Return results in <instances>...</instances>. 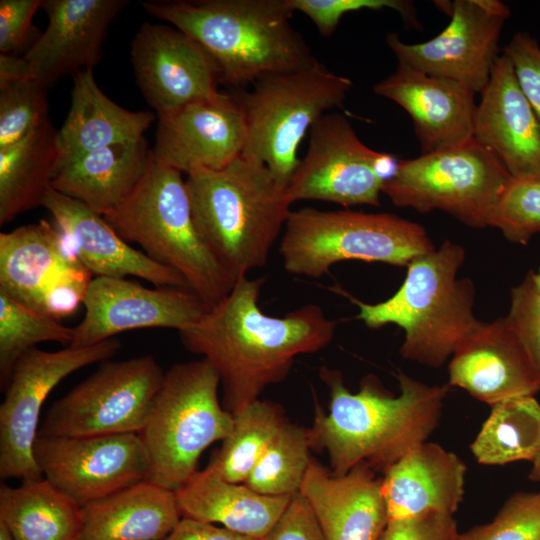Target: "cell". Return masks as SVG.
Instances as JSON below:
<instances>
[{
    "mask_svg": "<svg viewBox=\"0 0 540 540\" xmlns=\"http://www.w3.org/2000/svg\"><path fill=\"white\" fill-rule=\"evenodd\" d=\"M85 314L74 328L72 348H84L141 328H174L196 323L208 310L191 290L178 287L146 288L119 277L96 276L82 303Z\"/></svg>",
    "mask_w": 540,
    "mask_h": 540,
    "instance_id": "17",
    "label": "cell"
},
{
    "mask_svg": "<svg viewBox=\"0 0 540 540\" xmlns=\"http://www.w3.org/2000/svg\"><path fill=\"white\" fill-rule=\"evenodd\" d=\"M111 338L98 344L58 351L33 348L16 362L0 406V478H43L33 454L41 408L54 387L71 373L118 353Z\"/></svg>",
    "mask_w": 540,
    "mask_h": 540,
    "instance_id": "13",
    "label": "cell"
},
{
    "mask_svg": "<svg viewBox=\"0 0 540 540\" xmlns=\"http://www.w3.org/2000/svg\"><path fill=\"white\" fill-rule=\"evenodd\" d=\"M42 0L0 1V53L18 55L32 27L31 21Z\"/></svg>",
    "mask_w": 540,
    "mask_h": 540,
    "instance_id": "44",
    "label": "cell"
},
{
    "mask_svg": "<svg viewBox=\"0 0 540 540\" xmlns=\"http://www.w3.org/2000/svg\"><path fill=\"white\" fill-rule=\"evenodd\" d=\"M41 205L52 215L78 260L92 274L119 278L130 275L156 287L189 289L177 272L134 249L103 216L85 204L50 188Z\"/></svg>",
    "mask_w": 540,
    "mask_h": 540,
    "instance_id": "24",
    "label": "cell"
},
{
    "mask_svg": "<svg viewBox=\"0 0 540 540\" xmlns=\"http://www.w3.org/2000/svg\"><path fill=\"white\" fill-rule=\"evenodd\" d=\"M130 54L136 83L157 117L219 92V73L212 58L174 26L143 23Z\"/></svg>",
    "mask_w": 540,
    "mask_h": 540,
    "instance_id": "18",
    "label": "cell"
},
{
    "mask_svg": "<svg viewBox=\"0 0 540 540\" xmlns=\"http://www.w3.org/2000/svg\"><path fill=\"white\" fill-rule=\"evenodd\" d=\"M264 281L238 278L221 302L179 331L186 349L217 371L223 407L232 415L283 381L297 356L325 348L336 330V322L316 304L282 317L266 315L258 306Z\"/></svg>",
    "mask_w": 540,
    "mask_h": 540,
    "instance_id": "1",
    "label": "cell"
},
{
    "mask_svg": "<svg viewBox=\"0 0 540 540\" xmlns=\"http://www.w3.org/2000/svg\"><path fill=\"white\" fill-rule=\"evenodd\" d=\"M435 3L450 17L438 35L421 43H405L396 33H388V47L399 62L481 93L500 57L499 39L510 8L499 0Z\"/></svg>",
    "mask_w": 540,
    "mask_h": 540,
    "instance_id": "15",
    "label": "cell"
},
{
    "mask_svg": "<svg viewBox=\"0 0 540 540\" xmlns=\"http://www.w3.org/2000/svg\"><path fill=\"white\" fill-rule=\"evenodd\" d=\"M465 250L445 240L439 248L414 258L400 288L387 300L359 307L358 319L370 328L395 324L405 336L399 349L404 359L439 368L478 325L473 312L475 287L458 278Z\"/></svg>",
    "mask_w": 540,
    "mask_h": 540,
    "instance_id": "5",
    "label": "cell"
},
{
    "mask_svg": "<svg viewBox=\"0 0 540 540\" xmlns=\"http://www.w3.org/2000/svg\"><path fill=\"white\" fill-rule=\"evenodd\" d=\"M154 120L151 112L130 111L113 102L97 85L93 70L76 73L71 106L57 131L54 173L92 151L141 140Z\"/></svg>",
    "mask_w": 540,
    "mask_h": 540,
    "instance_id": "27",
    "label": "cell"
},
{
    "mask_svg": "<svg viewBox=\"0 0 540 540\" xmlns=\"http://www.w3.org/2000/svg\"><path fill=\"white\" fill-rule=\"evenodd\" d=\"M466 472L457 454L438 443H422L381 478L389 520L429 513L454 516L464 498Z\"/></svg>",
    "mask_w": 540,
    "mask_h": 540,
    "instance_id": "26",
    "label": "cell"
},
{
    "mask_svg": "<svg viewBox=\"0 0 540 540\" xmlns=\"http://www.w3.org/2000/svg\"><path fill=\"white\" fill-rule=\"evenodd\" d=\"M220 377L206 359L174 364L139 433L149 459L147 480L176 491L198 471L203 451L225 439L233 415L218 398Z\"/></svg>",
    "mask_w": 540,
    "mask_h": 540,
    "instance_id": "7",
    "label": "cell"
},
{
    "mask_svg": "<svg viewBox=\"0 0 540 540\" xmlns=\"http://www.w3.org/2000/svg\"><path fill=\"white\" fill-rule=\"evenodd\" d=\"M57 131L46 119L20 141L0 149V224L42 204L51 188Z\"/></svg>",
    "mask_w": 540,
    "mask_h": 540,
    "instance_id": "31",
    "label": "cell"
},
{
    "mask_svg": "<svg viewBox=\"0 0 540 540\" xmlns=\"http://www.w3.org/2000/svg\"><path fill=\"white\" fill-rule=\"evenodd\" d=\"M0 520L15 540H79L82 509L47 479L1 485Z\"/></svg>",
    "mask_w": 540,
    "mask_h": 540,
    "instance_id": "32",
    "label": "cell"
},
{
    "mask_svg": "<svg viewBox=\"0 0 540 540\" xmlns=\"http://www.w3.org/2000/svg\"><path fill=\"white\" fill-rule=\"evenodd\" d=\"M237 96L244 111L246 139L241 156L265 165L287 188L300 163L297 149L326 111L342 107L352 81L317 59L287 72L266 74Z\"/></svg>",
    "mask_w": 540,
    "mask_h": 540,
    "instance_id": "9",
    "label": "cell"
},
{
    "mask_svg": "<svg viewBox=\"0 0 540 540\" xmlns=\"http://www.w3.org/2000/svg\"><path fill=\"white\" fill-rule=\"evenodd\" d=\"M165 540H260L214 524L184 518Z\"/></svg>",
    "mask_w": 540,
    "mask_h": 540,
    "instance_id": "46",
    "label": "cell"
},
{
    "mask_svg": "<svg viewBox=\"0 0 540 540\" xmlns=\"http://www.w3.org/2000/svg\"><path fill=\"white\" fill-rule=\"evenodd\" d=\"M448 372L449 387L490 406L540 391V371L507 316L480 322L454 350Z\"/></svg>",
    "mask_w": 540,
    "mask_h": 540,
    "instance_id": "20",
    "label": "cell"
},
{
    "mask_svg": "<svg viewBox=\"0 0 540 540\" xmlns=\"http://www.w3.org/2000/svg\"><path fill=\"white\" fill-rule=\"evenodd\" d=\"M151 156L144 138L98 149L57 170L51 188L105 216L133 192Z\"/></svg>",
    "mask_w": 540,
    "mask_h": 540,
    "instance_id": "30",
    "label": "cell"
},
{
    "mask_svg": "<svg viewBox=\"0 0 540 540\" xmlns=\"http://www.w3.org/2000/svg\"><path fill=\"white\" fill-rule=\"evenodd\" d=\"M518 83L540 124V45L527 32H517L504 47Z\"/></svg>",
    "mask_w": 540,
    "mask_h": 540,
    "instance_id": "42",
    "label": "cell"
},
{
    "mask_svg": "<svg viewBox=\"0 0 540 540\" xmlns=\"http://www.w3.org/2000/svg\"><path fill=\"white\" fill-rule=\"evenodd\" d=\"M528 477L532 482L540 484V451L532 462V468Z\"/></svg>",
    "mask_w": 540,
    "mask_h": 540,
    "instance_id": "48",
    "label": "cell"
},
{
    "mask_svg": "<svg viewBox=\"0 0 540 540\" xmlns=\"http://www.w3.org/2000/svg\"><path fill=\"white\" fill-rule=\"evenodd\" d=\"M457 540H540V490L512 494L492 521L460 533Z\"/></svg>",
    "mask_w": 540,
    "mask_h": 540,
    "instance_id": "39",
    "label": "cell"
},
{
    "mask_svg": "<svg viewBox=\"0 0 540 540\" xmlns=\"http://www.w3.org/2000/svg\"><path fill=\"white\" fill-rule=\"evenodd\" d=\"M164 377L165 372L151 355L106 360L53 403L37 436L139 434Z\"/></svg>",
    "mask_w": 540,
    "mask_h": 540,
    "instance_id": "11",
    "label": "cell"
},
{
    "mask_svg": "<svg viewBox=\"0 0 540 540\" xmlns=\"http://www.w3.org/2000/svg\"><path fill=\"white\" fill-rule=\"evenodd\" d=\"M292 10L309 17L320 34L329 37L336 30L341 18L359 10L392 9L397 11L408 26H419L416 9L411 1L404 0H288Z\"/></svg>",
    "mask_w": 540,
    "mask_h": 540,
    "instance_id": "40",
    "label": "cell"
},
{
    "mask_svg": "<svg viewBox=\"0 0 540 540\" xmlns=\"http://www.w3.org/2000/svg\"><path fill=\"white\" fill-rule=\"evenodd\" d=\"M263 540H325L319 523L305 500L298 492L270 532Z\"/></svg>",
    "mask_w": 540,
    "mask_h": 540,
    "instance_id": "45",
    "label": "cell"
},
{
    "mask_svg": "<svg viewBox=\"0 0 540 540\" xmlns=\"http://www.w3.org/2000/svg\"><path fill=\"white\" fill-rule=\"evenodd\" d=\"M246 121L237 96L218 92L158 117L154 158L187 175L219 170L241 156Z\"/></svg>",
    "mask_w": 540,
    "mask_h": 540,
    "instance_id": "19",
    "label": "cell"
},
{
    "mask_svg": "<svg viewBox=\"0 0 540 540\" xmlns=\"http://www.w3.org/2000/svg\"><path fill=\"white\" fill-rule=\"evenodd\" d=\"M320 377L329 388V413L316 406L309 442L311 448L327 452L329 470L336 476L361 463L384 473L426 442L439 425L450 388L428 385L399 371V395L373 375L351 393L339 371L322 367Z\"/></svg>",
    "mask_w": 540,
    "mask_h": 540,
    "instance_id": "2",
    "label": "cell"
},
{
    "mask_svg": "<svg viewBox=\"0 0 540 540\" xmlns=\"http://www.w3.org/2000/svg\"><path fill=\"white\" fill-rule=\"evenodd\" d=\"M434 249L422 225L394 214L305 207L290 212L279 253L286 272L320 278L339 262L407 266Z\"/></svg>",
    "mask_w": 540,
    "mask_h": 540,
    "instance_id": "8",
    "label": "cell"
},
{
    "mask_svg": "<svg viewBox=\"0 0 540 540\" xmlns=\"http://www.w3.org/2000/svg\"><path fill=\"white\" fill-rule=\"evenodd\" d=\"M375 94L401 106L411 117L422 154L448 149L473 138L477 105L468 87L399 62L374 85Z\"/></svg>",
    "mask_w": 540,
    "mask_h": 540,
    "instance_id": "22",
    "label": "cell"
},
{
    "mask_svg": "<svg viewBox=\"0 0 540 540\" xmlns=\"http://www.w3.org/2000/svg\"><path fill=\"white\" fill-rule=\"evenodd\" d=\"M361 463L344 475L312 459L299 493L311 507L325 540H379L389 518L381 478Z\"/></svg>",
    "mask_w": 540,
    "mask_h": 540,
    "instance_id": "25",
    "label": "cell"
},
{
    "mask_svg": "<svg viewBox=\"0 0 540 540\" xmlns=\"http://www.w3.org/2000/svg\"><path fill=\"white\" fill-rule=\"evenodd\" d=\"M81 509L79 540H165L182 519L175 492L148 480Z\"/></svg>",
    "mask_w": 540,
    "mask_h": 540,
    "instance_id": "29",
    "label": "cell"
},
{
    "mask_svg": "<svg viewBox=\"0 0 540 540\" xmlns=\"http://www.w3.org/2000/svg\"><path fill=\"white\" fill-rule=\"evenodd\" d=\"M126 0H42L48 26L23 55L30 77L46 87L66 75L93 70L110 24Z\"/></svg>",
    "mask_w": 540,
    "mask_h": 540,
    "instance_id": "21",
    "label": "cell"
},
{
    "mask_svg": "<svg viewBox=\"0 0 540 540\" xmlns=\"http://www.w3.org/2000/svg\"><path fill=\"white\" fill-rule=\"evenodd\" d=\"M33 454L43 477L81 507L147 480L149 473L137 433L37 436Z\"/></svg>",
    "mask_w": 540,
    "mask_h": 540,
    "instance_id": "16",
    "label": "cell"
},
{
    "mask_svg": "<svg viewBox=\"0 0 540 540\" xmlns=\"http://www.w3.org/2000/svg\"><path fill=\"white\" fill-rule=\"evenodd\" d=\"M182 517L219 523L233 532L263 540L292 496H269L245 483L223 479L206 467L175 491Z\"/></svg>",
    "mask_w": 540,
    "mask_h": 540,
    "instance_id": "28",
    "label": "cell"
},
{
    "mask_svg": "<svg viewBox=\"0 0 540 540\" xmlns=\"http://www.w3.org/2000/svg\"><path fill=\"white\" fill-rule=\"evenodd\" d=\"M185 182L198 233L217 261L235 279L264 266L291 212L287 188L242 156Z\"/></svg>",
    "mask_w": 540,
    "mask_h": 540,
    "instance_id": "4",
    "label": "cell"
},
{
    "mask_svg": "<svg viewBox=\"0 0 540 540\" xmlns=\"http://www.w3.org/2000/svg\"><path fill=\"white\" fill-rule=\"evenodd\" d=\"M490 227L521 245L540 233V179L512 178L496 204Z\"/></svg>",
    "mask_w": 540,
    "mask_h": 540,
    "instance_id": "38",
    "label": "cell"
},
{
    "mask_svg": "<svg viewBox=\"0 0 540 540\" xmlns=\"http://www.w3.org/2000/svg\"><path fill=\"white\" fill-rule=\"evenodd\" d=\"M507 317L540 371V294L531 272L512 288Z\"/></svg>",
    "mask_w": 540,
    "mask_h": 540,
    "instance_id": "41",
    "label": "cell"
},
{
    "mask_svg": "<svg viewBox=\"0 0 540 540\" xmlns=\"http://www.w3.org/2000/svg\"><path fill=\"white\" fill-rule=\"evenodd\" d=\"M533 283L540 294V267L535 272H531Z\"/></svg>",
    "mask_w": 540,
    "mask_h": 540,
    "instance_id": "50",
    "label": "cell"
},
{
    "mask_svg": "<svg viewBox=\"0 0 540 540\" xmlns=\"http://www.w3.org/2000/svg\"><path fill=\"white\" fill-rule=\"evenodd\" d=\"M470 450L483 465L533 462L540 451V403L535 396L492 405Z\"/></svg>",
    "mask_w": 540,
    "mask_h": 540,
    "instance_id": "33",
    "label": "cell"
},
{
    "mask_svg": "<svg viewBox=\"0 0 540 540\" xmlns=\"http://www.w3.org/2000/svg\"><path fill=\"white\" fill-rule=\"evenodd\" d=\"M459 534L453 515L429 513L389 520L379 540H457Z\"/></svg>",
    "mask_w": 540,
    "mask_h": 540,
    "instance_id": "43",
    "label": "cell"
},
{
    "mask_svg": "<svg viewBox=\"0 0 540 540\" xmlns=\"http://www.w3.org/2000/svg\"><path fill=\"white\" fill-rule=\"evenodd\" d=\"M399 161L367 147L345 115L326 113L310 129L306 155L288 186L293 202L321 200L345 207L380 206L385 180Z\"/></svg>",
    "mask_w": 540,
    "mask_h": 540,
    "instance_id": "12",
    "label": "cell"
},
{
    "mask_svg": "<svg viewBox=\"0 0 540 540\" xmlns=\"http://www.w3.org/2000/svg\"><path fill=\"white\" fill-rule=\"evenodd\" d=\"M91 276L64 234L44 220L0 234V291L32 310L56 320L73 314Z\"/></svg>",
    "mask_w": 540,
    "mask_h": 540,
    "instance_id": "14",
    "label": "cell"
},
{
    "mask_svg": "<svg viewBox=\"0 0 540 540\" xmlns=\"http://www.w3.org/2000/svg\"><path fill=\"white\" fill-rule=\"evenodd\" d=\"M26 78L31 77L23 56L0 53V86Z\"/></svg>",
    "mask_w": 540,
    "mask_h": 540,
    "instance_id": "47",
    "label": "cell"
},
{
    "mask_svg": "<svg viewBox=\"0 0 540 540\" xmlns=\"http://www.w3.org/2000/svg\"><path fill=\"white\" fill-rule=\"evenodd\" d=\"M103 217L127 243L139 244L151 259L177 272L208 309L233 288L237 279L198 233L181 173L153 154L133 192Z\"/></svg>",
    "mask_w": 540,
    "mask_h": 540,
    "instance_id": "6",
    "label": "cell"
},
{
    "mask_svg": "<svg viewBox=\"0 0 540 540\" xmlns=\"http://www.w3.org/2000/svg\"><path fill=\"white\" fill-rule=\"evenodd\" d=\"M512 176L474 138L451 148L400 160L382 193L394 206L419 213L443 211L461 223L490 226L496 204Z\"/></svg>",
    "mask_w": 540,
    "mask_h": 540,
    "instance_id": "10",
    "label": "cell"
},
{
    "mask_svg": "<svg viewBox=\"0 0 540 540\" xmlns=\"http://www.w3.org/2000/svg\"><path fill=\"white\" fill-rule=\"evenodd\" d=\"M147 14L193 38L232 86L306 67L316 59L291 25L288 0H149Z\"/></svg>",
    "mask_w": 540,
    "mask_h": 540,
    "instance_id": "3",
    "label": "cell"
},
{
    "mask_svg": "<svg viewBox=\"0 0 540 540\" xmlns=\"http://www.w3.org/2000/svg\"><path fill=\"white\" fill-rule=\"evenodd\" d=\"M285 421L271 401L248 404L233 414V428L207 467L229 482L244 483Z\"/></svg>",
    "mask_w": 540,
    "mask_h": 540,
    "instance_id": "34",
    "label": "cell"
},
{
    "mask_svg": "<svg viewBox=\"0 0 540 540\" xmlns=\"http://www.w3.org/2000/svg\"><path fill=\"white\" fill-rule=\"evenodd\" d=\"M0 540H15L8 526L0 520Z\"/></svg>",
    "mask_w": 540,
    "mask_h": 540,
    "instance_id": "49",
    "label": "cell"
},
{
    "mask_svg": "<svg viewBox=\"0 0 540 540\" xmlns=\"http://www.w3.org/2000/svg\"><path fill=\"white\" fill-rule=\"evenodd\" d=\"M46 119L45 85L26 78L0 86V149L20 141Z\"/></svg>",
    "mask_w": 540,
    "mask_h": 540,
    "instance_id": "37",
    "label": "cell"
},
{
    "mask_svg": "<svg viewBox=\"0 0 540 540\" xmlns=\"http://www.w3.org/2000/svg\"><path fill=\"white\" fill-rule=\"evenodd\" d=\"M74 328L32 310L0 291V383L6 389L18 359L42 342H72Z\"/></svg>",
    "mask_w": 540,
    "mask_h": 540,
    "instance_id": "36",
    "label": "cell"
},
{
    "mask_svg": "<svg viewBox=\"0 0 540 540\" xmlns=\"http://www.w3.org/2000/svg\"><path fill=\"white\" fill-rule=\"evenodd\" d=\"M480 95L473 138L514 179H540V124L506 55L498 58Z\"/></svg>",
    "mask_w": 540,
    "mask_h": 540,
    "instance_id": "23",
    "label": "cell"
},
{
    "mask_svg": "<svg viewBox=\"0 0 540 540\" xmlns=\"http://www.w3.org/2000/svg\"><path fill=\"white\" fill-rule=\"evenodd\" d=\"M310 449L308 429L286 420L244 483L269 496L298 493L312 460Z\"/></svg>",
    "mask_w": 540,
    "mask_h": 540,
    "instance_id": "35",
    "label": "cell"
}]
</instances>
